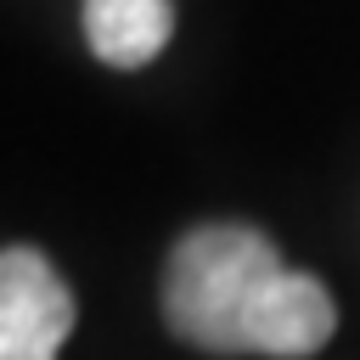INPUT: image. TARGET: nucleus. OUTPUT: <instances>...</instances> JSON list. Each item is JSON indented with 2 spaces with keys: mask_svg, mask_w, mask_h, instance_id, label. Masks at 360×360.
I'll return each instance as SVG.
<instances>
[{
  "mask_svg": "<svg viewBox=\"0 0 360 360\" xmlns=\"http://www.w3.org/2000/svg\"><path fill=\"white\" fill-rule=\"evenodd\" d=\"M163 321L208 354L304 360L332 338L338 304L315 276L287 270L264 231L197 225L163 264Z\"/></svg>",
  "mask_w": 360,
  "mask_h": 360,
  "instance_id": "1",
  "label": "nucleus"
},
{
  "mask_svg": "<svg viewBox=\"0 0 360 360\" xmlns=\"http://www.w3.org/2000/svg\"><path fill=\"white\" fill-rule=\"evenodd\" d=\"M73 332V292L39 248H0V360H56Z\"/></svg>",
  "mask_w": 360,
  "mask_h": 360,
  "instance_id": "2",
  "label": "nucleus"
},
{
  "mask_svg": "<svg viewBox=\"0 0 360 360\" xmlns=\"http://www.w3.org/2000/svg\"><path fill=\"white\" fill-rule=\"evenodd\" d=\"M174 34L169 0H84V39L107 68H146Z\"/></svg>",
  "mask_w": 360,
  "mask_h": 360,
  "instance_id": "3",
  "label": "nucleus"
}]
</instances>
